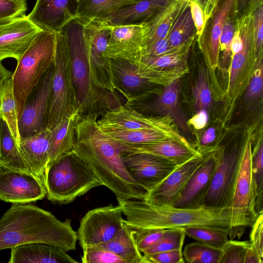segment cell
<instances>
[{
  "mask_svg": "<svg viewBox=\"0 0 263 263\" xmlns=\"http://www.w3.org/2000/svg\"><path fill=\"white\" fill-rule=\"evenodd\" d=\"M97 117L92 112L82 116L76 127L72 151L88 164L102 185L117 197L144 200L147 192L128 173L119 143L100 128Z\"/></svg>",
  "mask_w": 263,
  "mask_h": 263,
  "instance_id": "cell-1",
  "label": "cell"
},
{
  "mask_svg": "<svg viewBox=\"0 0 263 263\" xmlns=\"http://www.w3.org/2000/svg\"><path fill=\"white\" fill-rule=\"evenodd\" d=\"M78 240L70 219L59 220L50 212L30 204H13L0 219V251L32 242L74 250Z\"/></svg>",
  "mask_w": 263,
  "mask_h": 263,
  "instance_id": "cell-2",
  "label": "cell"
},
{
  "mask_svg": "<svg viewBox=\"0 0 263 263\" xmlns=\"http://www.w3.org/2000/svg\"><path fill=\"white\" fill-rule=\"evenodd\" d=\"M126 219L123 222L135 228L177 229L201 226L228 231L230 217L227 209L179 208L150 204L144 200L117 197Z\"/></svg>",
  "mask_w": 263,
  "mask_h": 263,
  "instance_id": "cell-3",
  "label": "cell"
},
{
  "mask_svg": "<svg viewBox=\"0 0 263 263\" xmlns=\"http://www.w3.org/2000/svg\"><path fill=\"white\" fill-rule=\"evenodd\" d=\"M44 183L48 200L67 204L102 184L88 164L71 151L46 167Z\"/></svg>",
  "mask_w": 263,
  "mask_h": 263,
  "instance_id": "cell-4",
  "label": "cell"
},
{
  "mask_svg": "<svg viewBox=\"0 0 263 263\" xmlns=\"http://www.w3.org/2000/svg\"><path fill=\"white\" fill-rule=\"evenodd\" d=\"M55 44V33L42 30L17 61L11 79L18 119L28 95L53 64Z\"/></svg>",
  "mask_w": 263,
  "mask_h": 263,
  "instance_id": "cell-5",
  "label": "cell"
},
{
  "mask_svg": "<svg viewBox=\"0 0 263 263\" xmlns=\"http://www.w3.org/2000/svg\"><path fill=\"white\" fill-rule=\"evenodd\" d=\"M53 72L47 127L52 129L81 107L73 82L68 45L62 31L55 33Z\"/></svg>",
  "mask_w": 263,
  "mask_h": 263,
  "instance_id": "cell-6",
  "label": "cell"
},
{
  "mask_svg": "<svg viewBox=\"0 0 263 263\" xmlns=\"http://www.w3.org/2000/svg\"><path fill=\"white\" fill-rule=\"evenodd\" d=\"M252 141L245 142L239 168L234 184L229 214V238H240L247 228L255 221L256 215L253 204L251 180V151Z\"/></svg>",
  "mask_w": 263,
  "mask_h": 263,
  "instance_id": "cell-7",
  "label": "cell"
},
{
  "mask_svg": "<svg viewBox=\"0 0 263 263\" xmlns=\"http://www.w3.org/2000/svg\"><path fill=\"white\" fill-rule=\"evenodd\" d=\"M61 31L69 49L77 95L84 110L100 99V93L90 78L84 24L75 17L66 24Z\"/></svg>",
  "mask_w": 263,
  "mask_h": 263,
  "instance_id": "cell-8",
  "label": "cell"
},
{
  "mask_svg": "<svg viewBox=\"0 0 263 263\" xmlns=\"http://www.w3.org/2000/svg\"><path fill=\"white\" fill-rule=\"evenodd\" d=\"M236 23L243 42V47L231 58L227 90L228 96L234 101L238 99L246 90L258 61L256 55L253 13L239 19L236 18Z\"/></svg>",
  "mask_w": 263,
  "mask_h": 263,
  "instance_id": "cell-9",
  "label": "cell"
},
{
  "mask_svg": "<svg viewBox=\"0 0 263 263\" xmlns=\"http://www.w3.org/2000/svg\"><path fill=\"white\" fill-rule=\"evenodd\" d=\"M90 80L93 85L114 92L116 89L111 68V59L104 55L111 27L95 21L83 23Z\"/></svg>",
  "mask_w": 263,
  "mask_h": 263,
  "instance_id": "cell-10",
  "label": "cell"
},
{
  "mask_svg": "<svg viewBox=\"0 0 263 263\" xmlns=\"http://www.w3.org/2000/svg\"><path fill=\"white\" fill-rule=\"evenodd\" d=\"M245 144L230 149L218 147L216 167L202 206L229 209Z\"/></svg>",
  "mask_w": 263,
  "mask_h": 263,
  "instance_id": "cell-11",
  "label": "cell"
},
{
  "mask_svg": "<svg viewBox=\"0 0 263 263\" xmlns=\"http://www.w3.org/2000/svg\"><path fill=\"white\" fill-rule=\"evenodd\" d=\"M123 213L118 205H108L88 211L82 218L77 232L82 249L105 243L122 228Z\"/></svg>",
  "mask_w": 263,
  "mask_h": 263,
  "instance_id": "cell-12",
  "label": "cell"
},
{
  "mask_svg": "<svg viewBox=\"0 0 263 263\" xmlns=\"http://www.w3.org/2000/svg\"><path fill=\"white\" fill-rule=\"evenodd\" d=\"M53 72V63L26 100L18 122L21 139L47 128Z\"/></svg>",
  "mask_w": 263,
  "mask_h": 263,
  "instance_id": "cell-13",
  "label": "cell"
},
{
  "mask_svg": "<svg viewBox=\"0 0 263 263\" xmlns=\"http://www.w3.org/2000/svg\"><path fill=\"white\" fill-rule=\"evenodd\" d=\"M46 196L44 182L29 171L11 168L0 164V200L25 204Z\"/></svg>",
  "mask_w": 263,
  "mask_h": 263,
  "instance_id": "cell-14",
  "label": "cell"
},
{
  "mask_svg": "<svg viewBox=\"0 0 263 263\" xmlns=\"http://www.w3.org/2000/svg\"><path fill=\"white\" fill-rule=\"evenodd\" d=\"M121 156L132 178L147 192L178 166L165 158L148 153L122 151Z\"/></svg>",
  "mask_w": 263,
  "mask_h": 263,
  "instance_id": "cell-15",
  "label": "cell"
},
{
  "mask_svg": "<svg viewBox=\"0 0 263 263\" xmlns=\"http://www.w3.org/2000/svg\"><path fill=\"white\" fill-rule=\"evenodd\" d=\"M97 123L102 130L154 129L179 132L173 120L168 116L147 117L128 105L107 110L97 120Z\"/></svg>",
  "mask_w": 263,
  "mask_h": 263,
  "instance_id": "cell-16",
  "label": "cell"
},
{
  "mask_svg": "<svg viewBox=\"0 0 263 263\" xmlns=\"http://www.w3.org/2000/svg\"><path fill=\"white\" fill-rule=\"evenodd\" d=\"M147 31L145 24L111 27L104 55L111 60H123L137 65L143 56Z\"/></svg>",
  "mask_w": 263,
  "mask_h": 263,
  "instance_id": "cell-17",
  "label": "cell"
},
{
  "mask_svg": "<svg viewBox=\"0 0 263 263\" xmlns=\"http://www.w3.org/2000/svg\"><path fill=\"white\" fill-rule=\"evenodd\" d=\"M41 29L26 15L0 25V60L13 58L17 62Z\"/></svg>",
  "mask_w": 263,
  "mask_h": 263,
  "instance_id": "cell-18",
  "label": "cell"
},
{
  "mask_svg": "<svg viewBox=\"0 0 263 263\" xmlns=\"http://www.w3.org/2000/svg\"><path fill=\"white\" fill-rule=\"evenodd\" d=\"M218 147L208 153L195 171L173 206L183 209L202 206L211 186L218 157Z\"/></svg>",
  "mask_w": 263,
  "mask_h": 263,
  "instance_id": "cell-19",
  "label": "cell"
},
{
  "mask_svg": "<svg viewBox=\"0 0 263 263\" xmlns=\"http://www.w3.org/2000/svg\"><path fill=\"white\" fill-rule=\"evenodd\" d=\"M235 7V0H220L205 21L203 29L197 37L199 49L212 70L219 66V40L225 18Z\"/></svg>",
  "mask_w": 263,
  "mask_h": 263,
  "instance_id": "cell-20",
  "label": "cell"
},
{
  "mask_svg": "<svg viewBox=\"0 0 263 263\" xmlns=\"http://www.w3.org/2000/svg\"><path fill=\"white\" fill-rule=\"evenodd\" d=\"M206 154L194 158L178 166L147 192L144 200L155 205H173Z\"/></svg>",
  "mask_w": 263,
  "mask_h": 263,
  "instance_id": "cell-21",
  "label": "cell"
},
{
  "mask_svg": "<svg viewBox=\"0 0 263 263\" xmlns=\"http://www.w3.org/2000/svg\"><path fill=\"white\" fill-rule=\"evenodd\" d=\"M72 0H37L28 18L40 29L54 33L75 18Z\"/></svg>",
  "mask_w": 263,
  "mask_h": 263,
  "instance_id": "cell-22",
  "label": "cell"
},
{
  "mask_svg": "<svg viewBox=\"0 0 263 263\" xmlns=\"http://www.w3.org/2000/svg\"><path fill=\"white\" fill-rule=\"evenodd\" d=\"M170 1L171 0H141L115 11L102 18L91 21L110 27L142 25L147 22L167 6Z\"/></svg>",
  "mask_w": 263,
  "mask_h": 263,
  "instance_id": "cell-23",
  "label": "cell"
},
{
  "mask_svg": "<svg viewBox=\"0 0 263 263\" xmlns=\"http://www.w3.org/2000/svg\"><path fill=\"white\" fill-rule=\"evenodd\" d=\"M51 130L48 128L21 139L18 148L30 172L44 182L47 166Z\"/></svg>",
  "mask_w": 263,
  "mask_h": 263,
  "instance_id": "cell-24",
  "label": "cell"
},
{
  "mask_svg": "<svg viewBox=\"0 0 263 263\" xmlns=\"http://www.w3.org/2000/svg\"><path fill=\"white\" fill-rule=\"evenodd\" d=\"M60 247L41 242H32L11 248L9 263L78 262Z\"/></svg>",
  "mask_w": 263,
  "mask_h": 263,
  "instance_id": "cell-25",
  "label": "cell"
},
{
  "mask_svg": "<svg viewBox=\"0 0 263 263\" xmlns=\"http://www.w3.org/2000/svg\"><path fill=\"white\" fill-rule=\"evenodd\" d=\"M118 142L121 151L140 152L157 155L170 160L178 166L194 158L201 156L192 144H185L175 140H163L140 145Z\"/></svg>",
  "mask_w": 263,
  "mask_h": 263,
  "instance_id": "cell-26",
  "label": "cell"
},
{
  "mask_svg": "<svg viewBox=\"0 0 263 263\" xmlns=\"http://www.w3.org/2000/svg\"><path fill=\"white\" fill-rule=\"evenodd\" d=\"M111 68L116 89L126 97L128 103L136 101L140 92L152 84L137 73L135 64L123 60H111Z\"/></svg>",
  "mask_w": 263,
  "mask_h": 263,
  "instance_id": "cell-27",
  "label": "cell"
},
{
  "mask_svg": "<svg viewBox=\"0 0 263 263\" xmlns=\"http://www.w3.org/2000/svg\"><path fill=\"white\" fill-rule=\"evenodd\" d=\"M190 3L189 0H171L167 6L145 23L147 31L143 57L158 41L167 35L176 18Z\"/></svg>",
  "mask_w": 263,
  "mask_h": 263,
  "instance_id": "cell-28",
  "label": "cell"
},
{
  "mask_svg": "<svg viewBox=\"0 0 263 263\" xmlns=\"http://www.w3.org/2000/svg\"><path fill=\"white\" fill-rule=\"evenodd\" d=\"M84 110L83 107H80L51 130L47 166L64 154L72 150L75 141L76 127L83 116Z\"/></svg>",
  "mask_w": 263,
  "mask_h": 263,
  "instance_id": "cell-29",
  "label": "cell"
},
{
  "mask_svg": "<svg viewBox=\"0 0 263 263\" xmlns=\"http://www.w3.org/2000/svg\"><path fill=\"white\" fill-rule=\"evenodd\" d=\"M102 130L112 139L127 144H145L166 140H175L185 144H191L179 132L154 129Z\"/></svg>",
  "mask_w": 263,
  "mask_h": 263,
  "instance_id": "cell-30",
  "label": "cell"
},
{
  "mask_svg": "<svg viewBox=\"0 0 263 263\" xmlns=\"http://www.w3.org/2000/svg\"><path fill=\"white\" fill-rule=\"evenodd\" d=\"M135 230L123 222L122 228L110 240L96 246L111 251L127 263H144L142 253L138 250L135 239Z\"/></svg>",
  "mask_w": 263,
  "mask_h": 263,
  "instance_id": "cell-31",
  "label": "cell"
},
{
  "mask_svg": "<svg viewBox=\"0 0 263 263\" xmlns=\"http://www.w3.org/2000/svg\"><path fill=\"white\" fill-rule=\"evenodd\" d=\"M141 0H80L77 3L74 16L85 23L101 18L110 13Z\"/></svg>",
  "mask_w": 263,
  "mask_h": 263,
  "instance_id": "cell-32",
  "label": "cell"
},
{
  "mask_svg": "<svg viewBox=\"0 0 263 263\" xmlns=\"http://www.w3.org/2000/svg\"><path fill=\"white\" fill-rule=\"evenodd\" d=\"M178 98L179 87L177 81H175L165 86L160 96L155 101L144 105L143 109L163 113L170 117L180 127L185 128Z\"/></svg>",
  "mask_w": 263,
  "mask_h": 263,
  "instance_id": "cell-33",
  "label": "cell"
},
{
  "mask_svg": "<svg viewBox=\"0 0 263 263\" xmlns=\"http://www.w3.org/2000/svg\"><path fill=\"white\" fill-rule=\"evenodd\" d=\"M0 117L6 122L18 147L21 137L11 76L6 80L0 87Z\"/></svg>",
  "mask_w": 263,
  "mask_h": 263,
  "instance_id": "cell-34",
  "label": "cell"
},
{
  "mask_svg": "<svg viewBox=\"0 0 263 263\" xmlns=\"http://www.w3.org/2000/svg\"><path fill=\"white\" fill-rule=\"evenodd\" d=\"M190 4L179 14L168 33L167 40L172 48H177L191 42L197 36Z\"/></svg>",
  "mask_w": 263,
  "mask_h": 263,
  "instance_id": "cell-35",
  "label": "cell"
},
{
  "mask_svg": "<svg viewBox=\"0 0 263 263\" xmlns=\"http://www.w3.org/2000/svg\"><path fill=\"white\" fill-rule=\"evenodd\" d=\"M0 164L11 168L30 172L6 122L2 119L0 122Z\"/></svg>",
  "mask_w": 263,
  "mask_h": 263,
  "instance_id": "cell-36",
  "label": "cell"
},
{
  "mask_svg": "<svg viewBox=\"0 0 263 263\" xmlns=\"http://www.w3.org/2000/svg\"><path fill=\"white\" fill-rule=\"evenodd\" d=\"M259 142L251 151L252 200L257 216L263 213V145Z\"/></svg>",
  "mask_w": 263,
  "mask_h": 263,
  "instance_id": "cell-37",
  "label": "cell"
},
{
  "mask_svg": "<svg viewBox=\"0 0 263 263\" xmlns=\"http://www.w3.org/2000/svg\"><path fill=\"white\" fill-rule=\"evenodd\" d=\"M194 40L172 52L155 57H143L140 62L135 65L155 69H167L183 67L182 66H185Z\"/></svg>",
  "mask_w": 263,
  "mask_h": 263,
  "instance_id": "cell-38",
  "label": "cell"
},
{
  "mask_svg": "<svg viewBox=\"0 0 263 263\" xmlns=\"http://www.w3.org/2000/svg\"><path fill=\"white\" fill-rule=\"evenodd\" d=\"M187 236L207 246L221 250L229 240L228 231L208 227L195 226L182 228Z\"/></svg>",
  "mask_w": 263,
  "mask_h": 263,
  "instance_id": "cell-39",
  "label": "cell"
},
{
  "mask_svg": "<svg viewBox=\"0 0 263 263\" xmlns=\"http://www.w3.org/2000/svg\"><path fill=\"white\" fill-rule=\"evenodd\" d=\"M182 254L188 263H219L221 250L196 241L187 244Z\"/></svg>",
  "mask_w": 263,
  "mask_h": 263,
  "instance_id": "cell-40",
  "label": "cell"
},
{
  "mask_svg": "<svg viewBox=\"0 0 263 263\" xmlns=\"http://www.w3.org/2000/svg\"><path fill=\"white\" fill-rule=\"evenodd\" d=\"M138 74L152 84L166 86L177 81L188 72L185 67L167 69H155L136 65Z\"/></svg>",
  "mask_w": 263,
  "mask_h": 263,
  "instance_id": "cell-41",
  "label": "cell"
},
{
  "mask_svg": "<svg viewBox=\"0 0 263 263\" xmlns=\"http://www.w3.org/2000/svg\"><path fill=\"white\" fill-rule=\"evenodd\" d=\"M235 7L228 15L223 23L219 40V65L227 67L230 65L232 58L231 43L236 29Z\"/></svg>",
  "mask_w": 263,
  "mask_h": 263,
  "instance_id": "cell-42",
  "label": "cell"
},
{
  "mask_svg": "<svg viewBox=\"0 0 263 263\" xmlns=\"http://www.w3.org/2000/svg\"><path fill=\"white\" fill-rule=\"evenodd\" d=\"M185 236L182 228L166 229L161 238L142 253L143 255H147L166 251L182 249Z\"/></svg>",
  "mask_w": 263,
  "mask_h": 263,
  "instance_id": "cell-43",
  "label": "cell"
},
{
  "mask_svg": "<svg viewBox=\"0 0 263 263\" xmlns=\"http://www.w3.org/2000/svg\"><path fill=\"white\" fill-rule=\"evenodd\" d=\"M194 98L196 108L208 110L211 105L212 95L210 90L207 69L201 65L194 87Z\"/></svg>",
  "mask_w": 263,
  "mask_h": 263,
  "instance_id": "cell-44",
  "label": "cell"
},
{
  "mask_svg": "<svg viewBox=\"0 0 263 263\" xmlns=\"http://www.w3.org/2000/svg\"><path fill=\"white\" fill-rule=\"evenodd\" d=\"M249 241L229 239L221 250L219 263H243Z\"/></svg>",
  "mask_w": 263,
  "mask_h": 263,
  "instance_id": "cell-45",
  "label": "cell"
},
{
  "mask_svg": "<svg viewBox=\"0 0 263 263\" xmlns=\"http://www.w3.org/2000/svg\"><path fill=\"white\" fill-rule=\"evenodd\" d=\"M81 261L83 263H127L119 255L97 247L83 249Z\"/></svg>",
  "mask_w": 263,
  "mask_h": 263,
  "instance_id": "cell-46",
  "label": "cell"
},
{
  "mask_svg": "<svg viewBox=\"0 0 263 263\" xmlns=\"http://www.w3.org/2000/svg\"><path fill=\"white\" fill-rule=\"evenodd\" d=\"M133 228L135 230L134 235L137 247L141 253L157 242L163 236L166 230Z\"/></svg>",
  "mask_w": 263,
  "mask_h": 263,
  "instance_id": "cell-47",
  "label": "cell"
},
{
  "mask_svg": "<svg viewBox=\"0 0 263 263\" xmlns=\"http://www.w3.org/2000/svg\"><path fill=\"white\" fill-rule=\"evenodd\" d=\"M263 90L262 59L258 60L256 68L247 87L246 100L254 102L262 98Z\"/></svg>",
  "mask_w": 263,
  "mask_h": 263,
  "instance_id": "cell-48",
  "label": "cell"
},
{
  "mask_svg": "<svg viewBox=\"0 0 263 263\" xmlns=\"http://www.w3.org/2000/svg\"><path fill=\"white\" fill-rule=\"evenodd\" d=\"M26 10L25 0H0V21L25 15Z\"/></svg>",
  "mask_w": 263,
  "mask_h": 263,
  "instance_id": "cell-49",
  "label": "cell"
},
{
  "mask_svg": "<svg viewBox=\"0 0 263 263\" xmlns=\"http://www.w3.org/2000/svg\"><path fill=\"white\" fill-rule=\"evenodd\" d=\"M144 263H183L182 249L166 251L143 255Z\"/></svg>",
  "mask_w": 263,
  "mask_h": 263,
  "instance_id": "cell-50",
  "label": "cell"
},
{
  "mask_svg": "<svg viewBox=\"0 0 263 263\" xmlns=\"http://www.w3.org/2000/svg\"><path fill=\"white\" fill-rule=\"evenodd\" d=\"M253 14L256 55L259 60L263 59V5L259 6Z\"/></svg>",
  "mask_w": 263,
  "mask_h": 263,
  "instance_id": "cell-51",
  "label": "cell"
},
{
  "mask_svg": "<svg viewBox=\"0 0 263 263\" xmlns=\"http://www.w3.org/2000/svg\"><path fill=\"white\" fill-rule=\"evenodd\" d=\"M251 227L249 241L259 256L263 258V213L257 216Z\"/></svg>",
  "mask_w": 263,
  "mask_h": 263,
  "instance_id": "cell-52",
  "label": "cell"
},
{
  "mask_svg": "<svg viewBox=\"0 0 263 263\" xmlns=\"http://www.w3.org/2000/svg\"><path fill=\"white\" fill-rule=\"evenodd\" d=\"M261 5L263 0H235L236 18L239 19L252 14Z\"/></svg>",
  "mask_w": 263,
  "mask_h": 263,
  "instance_id": "cell-53",
  "label": "cell"
},
{
  "mask_svg": "<svg viewBox=\"0 0 263 263\" xmlns=\"http://www.w3.org/2000/svg\"><path fill=\"white\" fill-rule=\"evenodd\" d=\"M181 47L177 48H172L169 45L167 37L166 36V37L158 41L151 48V49L148 50V51L147 52V53L144 57H155L172 52L175 51H176Z\"/></svg>",
  "mask_w": 263,
  "mask_h": 263,
  "instance_id": "cell-54",
  "label": "cell"
},
{
  "mask_svg": "<svg viewBox=\"0 0 263 263\" xmlns=\"http://www.w3.org/2000/svg\"><path fill=\"white\" fill-rule=\"evenodd\" d=\"M190 10L192 17L195 26L197 34L201 33L205 23V19L202 10L200 6L194 2H190Z\"/></svg>",
  "mask_w": 263,
  "mask_h": 263,
  "instance_id": "cell-55",
  "label": "cell"
},
{
  "mask_svg": "<svg viewBox=\"0 0 263 263\" xmlns=\"http://www.w3.org/2000/svg\"><path fill=\"white\" fill-rule=\"evenodd\" d=\"M208 121V114L205 109H200L189 120V122L195 129H201L203 128Z\"/></svg>",
  "mask_w": 263,
  "mask_h": 263,
  "instance_id": "cell-56",
  "label": "cell"
},
{
  "mask_svg": "<svg viewBox=\"0 0 263 263\" xmlns=\"http://www.w3.org/2000/svg\"><path fill=\"white\" fill-rule=\"evenodd\" d=\"M197 3L201 8L205 21L211 15L220 0H189Z\"/></svg>",
  "mask_w": 263,
  "mask_h": 263,
  "instance_id": "cell-57",
  "label": "cell"
},
{
  "mask_svg": "<svg viewBox=\"0 0 263 263\" xmlns=\"http://www.w3.org/2000/svg\"><path fill=\"white\" fill-rule=\"evenodd\" d=\"M242 47L243 42L236 23V29L231 43L232 57L234 54L239 52L242 49Z\"/></svg>",
  "mask_w": 263,
  "mask_h": 263,
  "instance_id": "cell-58",
  "label": "cell"
},
{
  "mask_svg": "<svg viewBox=\"0 0 263 263\" xmlns=\"http://www.w3.org/2000/svg\"><path fill=\"white\" fill-rule=\"evenodd\" d=\"M262 259L250 243L247 250L243 263H263Z\"/></svg>",
  "mask_w": 263,
  "mask_h": 263,
  "instance_id": "cell-59",
  "label": "cell"
},
{
  "mask_svg": "<svg viewBox=\"0 0 263 263\" xmlns=\"http://www.w3.org/2000/svg\"><path fill=\"white\" fill-rule=\"evenodd\" d=\"M12 74V72L6 69L0 60V87L6 80L11 76Z\"/></svg>",
  "mask_w": 263,
  "mask_h": 263,
  "instance_id": "cell-60",
  "label": "cell"
},
{
  "mask_svg": "<svg viewBox=\"0 0 263 263\" xmlns=\"http://www.w3.org/2000/svg\"><path fill=\"white\" fill-rule=\"evenodd\" d=\"M10 20H7V21H0V25H2V24H5L7 22H8L9 21H10Z\"/></svg>",
  "mask_w": 263,
  "mask_h": 263,
  "instance_id": "cell-61",
  "label": "cell"
},
{
  "mask_svg": "<svg viewBox=\"0 0 263 263\" xmlns=\"http://www.w3.org/2000/svg\"><path fill=\"white\" fill-rule=\"evenodd\" d=\"M73 1H75L77 3H78L80 0H72Z\"/></svg>",
  "mask_w": 263,
  "mask_h": 263,
  "instance_id": "cell-62",
  "label": "cell"
},
{
  "mask_svg": "<svg viewBox=\"0 0 263 263\" xmlns=\"http://www.w3.org/2000/svg\"><path fill=\"white\" fill-rule=\"evenodd\" d=\"M1 117H0V122H1Z\"/></svg>",
  "mask_w": 263,
  "mask_h": 263,
  "instance_id": "cell-63",
  "label": "cell"
}]
</instances>
